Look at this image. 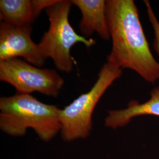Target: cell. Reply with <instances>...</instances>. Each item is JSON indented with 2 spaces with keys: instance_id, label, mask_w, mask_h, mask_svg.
<instances>
[{
  "instance_id": "6da1fadb",
  "label": "cell",
  "mask_w": 159,
  "mask_h": 159,
  "mask_svg": "<svg viewBox=\"0 0 159 159\" xmlns=\"http://www.w3.org/2000/svg\"><path fill=\"white\" fill-rule=\"evenodd\" d=\"M106 12L111 49L107 62L130 69L147 82L159 80V63L150 50L133 0H107Z\"/></svg>"
},
{
  "instance_id": "7a4b0ae2",
  "label": "cell",
  "mask_w": 159,
  "mask_h": 159,
  "mask_svg": "<svg viewBox=\"0 0 159 159\" xmlns=\"http://www.w3.org/2000/svg\"><path fill=\"white\" fill-rule=\"evenodd\" d=\"M61 108L41 102L31 94L16 93L0 98V129L12 137L24 136L29 128L48 142L61 131Z\"/></svg>"
},
{
  "instance_id": "3957f363",
  "label": "cell",
  "mask_w": 159,
  "mask_h": 159,
  "mask_svg": "<svg viewBox=\"0 0 159 159\" xmlns=\"http://www.w3.org/2000/svg\"><path fill=\"white\" fill-rule=\"evenodd\" d=\"M122 74V69L107 62L105 63L91 89L61 109L60 132L64 141L70 142L85 139L90 135L94 108L107 90L116 80L121 77Z\"/></svg>"
},
{
  "instance_id": "277c9868",
  "label": "cell",
  "mask_w": 159,
  "mask_h": 159,
  "mask_svg": "<svg viewBox=\"0 0 159 159\" xmlns=\"http://www.w3.org/2000/svg\"><path fill=\"white\" fill-rule=\"evenodd\" d=\"M71 5V1L58 0L46 10L49 28L39 43L47 58H50L58 70L66 73H71L73 67L71 48L79 43L90 48L96 43L79 35L72 27L68 19Z\"/></svg>"
},
{
  "instance_id": "5b68a950",
  "label": "cell",
  "mask_w": 159,
  "mask_h": 159,
  "mask_svg": "<svg viewBox=\"0 0 159 159\" xmlns=\"http://www.w3.org/2000/svg\"><path fill=\"white\" fill-rule=\"evenodd\" d=\"M0 80L13 86L17 93L38 92L57 98L64 80L56 70L41 68L20 58L0 61Z\"/></svg>"
},
{
  "instance_id": "8992f818",
  "label": "cell",
  "mask_w": 159,
  "mask_h": 159,
  "mask_svg": "<svg viewBox=\"0 0 159 159\" xmlns=\"http://www.w3.org/2000/svg\"><path fill=\"white\" fill-rule=\"evenodd\" d=\"M32 25H16L1 21L0 61L22 57L27 62L42 67L47 57L31 38Z\"/></svg>"
},
{
  "instance_id": "52a82bcc",
  "label": "cell",
  "mask_w": 159,
  "mask_h": 159,
  "mask_svg": "<svg viewBox=\"0 0 159 159\" xmlns=\"http://www.w3.org/2000/svg\"><path fill=\"white\" fill-rule=\"evenodd\" d=\"M71 2L81 12V19L79 29L83 37H89L97 33L104 40L110 39L106 12V1L71 0Z\"/></svg>"
},
{
  "instance_id": "ba28073f",
  "label": "cell",
  "mask_w": 159,
  "mask_h": 159,
  "mask_svg": "<svg viewBox=\"0 0 159 159\" xmlns=\"http://www.w3.org/2000/svg\"><path fill=\"white\" fill-rule=\"evenodd\" d=\"M144 115L159 116V86L152 90L150 98L146 102L140 103L136 100H132L127 108L108 111L104 125L116 129L127 125L133 118Z\"/></svg>"
},
{
  "instance_id": "9c48e42d",
  "label": "cell",
  "mask_w": 159,
  "mask_h": 159,
  "mask_svg": "<svg viewBox=\"0 0 159 159\" xmlns=\"http://www.w3.org/2000/svg\"><path fill=\"white\" fill-rule=\"evenodd\" d=\"M0 19L16 25H32L36 20L32 0H1Z\"/></svg>"
},
{
  "instance_id": "30bf717a",
  "label": "cell",
  "mask_w": 159,
  "mask_h": 159,
  "mask_svg": "<svg viewBox=\"0 0 159 159\" xmlns=\"http://www.w3.org/2000/svg\"><path fill=\"white\" fill-rule=\"evenodd\" d=\"M144 4L146 7L148 17L151 23L152 29L153 30L154 38L153 46L154 49L159 56V21L156 16L153 10L148 1L145 0Z\"/></svg>"
},
{
  "instance_id": "8fae6325",
  "label": "cell",
  "mask_w": 159,
  "mask_h": 159,
  "mask_svg": "<svg viewBox=\"0 0 159 159\" xmlns=\"http://www.w3.org/2000/svg\"><path fill=\"white\" fill-rule=\"evenodd\" d=\"M58 0H32L34 16L37 18L44 10L56 4Z\"/></svg>"
}]
</instances>
